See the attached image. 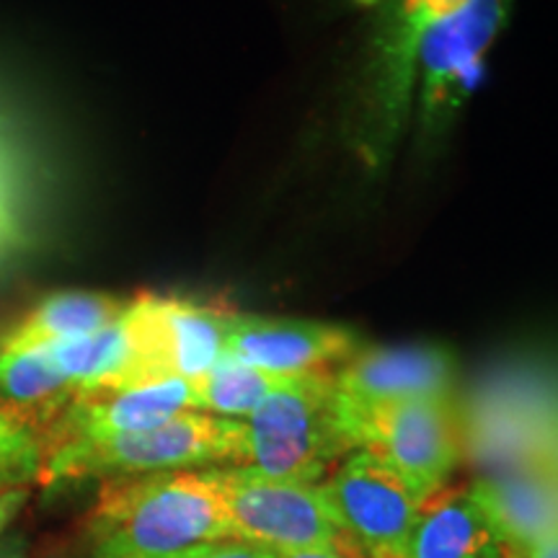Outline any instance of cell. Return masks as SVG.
Segmentation results:
<instances>
[{
	"mask_svg": "<svg viewBox=\"0 0 558 558\" xmlns=\"http://www.w3.org/2000/svg\"><path fill=\"white\" fill-rule=\"evenodd\" d=\"M341 401L352 450H369L403 473L418 492L445 488L460 463V414L456 393L418 396L386 403Z\"/></svg>",
	"mask_w": 558,
	"mask_h": 558,
	"instance_id": "cell-6",
	"label": "cell"
},
{
	"mask_svg": "<svg viewBox=\"0 0 558 558\" xmlns=\"http://www.w3.org/2000/svg\"><path fill=\"white\" fill-rule=\"evenodd\" d=\"M471 499L501 548H530L558 535V471L548 465L509 469L473 481Z\"/></svg>",
	"mask_w": 558,
	"mask_h": 558,
	"instance_id": "cell-13",
	"label": "cell"
},
{
	"mask_svg": "<svg viewBox=\"0 0 558 558\" xmlns=\"http://www.w3.org/2000/svg\"><path fill=\"white\" fill-rule=\"evenodd\" d=\"M0 558H29L26 541L21 538V533L0 535Z\"/></svg>",
	"mask_w": 558,
	"mask_h": 558,
	"instance_id": "cell-24",
	"label": "cell"
},
{
	"mask_svg": "<svg viewBox=\"0 0 558 558\" xmlns=\"http://www.w3.org/2000/svg\"><path fill=\"white\" fill-rule=\"evenodd\" d=\"M47 349H50L54 365H58L62 378L70 383L75 396L122 388L130 373L132 344L122 316L107 329L90 333V337Z\"/></svg>",
	"mask_w": 558,
	"mask_h": 558,
	"instance_id": "cell-16",
	"label": "cell"
},
{
	"mask_svg": "<svg viewBox=\"0 0 558 558\" xmlns=\"http://www.w3.org/2000/svg\"><path fill=\"white\" fill-rule=\"evenodd\" d=\"M73 396L47 347L0 349V399L9 409H45L58 418Z\"/></svg>",
	"mask_w": 558,
	"mask_h": 558,
	"instance_id": "cell-17",
	"label": "cell"
},
{
	"mask_svg": "<svg viewBox=\"0 0 558 558\" xmlns=\"http://www.w3.org/2000/svg\"><path fill=\"white\" fill-rule=\"evenodd\" d=\"M333 383L341 399L360 407L456 393V357L435 344L357 349Z\"/></svg>",
	"mask_w": 558,
	"mask_h": 558,
	"instance_id": "cell-12",
	"label": "cell"
},
{
	"mask_svg": "<svg viewBox=\"0 0 558 558\" xmlns=\"http://www.w3.org/2000/svg\"><path fill=\"white\" fill-rule=\"evenodd\" d=\"M352 558H401L427 501L411 481L369 450H352L324 481Z\"/></svg>",
	"mask_w": 558,
	"mask_h": 558,
	"instance_id": "cell-9",
	"label": "cell"
},
{
	"mask_svg": "<svg viewBox=\"0 0 558 558\" xmlns=\"http://www.w3.org/2000/svg\"><path fill=\"white\" fill-rule=\"evenodd\" d=\"M230 538L213 469L109 478L88 514L90 558H163Z\"/></svg>",
	"mask_w": 558,
	"mask_h": 558,
	"instance_id": "cell-1",
	"label": "cell"
},
{
	"mask_svg": "<svg viewBox=\"0 0 558 558\" xmlns=\"http://www.w3.org/2000/svg\"><path fill=\"white\" fill-rule=\"evenodd\" d=\"M501 546L465 492L432 494L418 509L401 558H499Z\"/></svg>",
	"mask_w": 558,
	"mask_h": 558,
	"instance_id": "cell-14",
	"label": "cell"
},
{
	"mask_svg": "<svg viewBox=\"0 0 558 558\" xmlns=\"http://www.w3.org/2000/svg\"><path fill=\"white\" fill-rule=\"evenodd\" d=\"M215 473L230 538L267 550H333L352 558L324 481L269 478L248 465H215Z\"/></svg>",
	"mask_w": 558,
	"mask_h": 558,
	"instance_id": "cell-5",
	"label": "cell"
},
{
	"mask_svg": "<svg viewBox=\"0 0 558 558\" xmlns=\"http://www.w3.org/2000/svg\"><path fill=\"white\" fill-rule=\"evenodd\" d=\"M128 308V300L94 290H62L39 300L0 337V349H37L75 341L107 329Z\"/></svg>",
	"mask_w": 558,
	"mask_h": 558,
	"instance_id": "cell-15",
	"label": "cell"
},
{
	"mask_svg": "<svg viewBox=\"0 0 558 558\" xmlns=\"http://www.w3.org/2000/svg\"><path fill=\"white\" fill-rule=\"evenodd\" d=\"M290 378V375H288ZM284 375H271L246 362L222 357L205 375L192 380L194 407L205 414L226 416V418H248L256 409L267 401Z\"/></svg>",
	"mask_w": 558,
	"mask_h": 558,
	"instance_id": "cell-18",
	"label": "cell"
},
{
	"mask_svg": "<svg viewBox=\"0 0 558 558\" xmlns=\"http://www.w3.org/2000/svg\"><path fill=\"white\" fill-rule=\"evenodd\" d=\"M29 501V492L26 488H9V492H0V535L9 533L13 520L19 518L21 509Z\"/></svg>",
	"mask_w": 558,
	"mask_h": 558,
	"instance_id": "cell-22",
	"label": "cell"
},
{
	"mask_svg": "<svg viewBox=\"0 0 558 558\" xmlns=\"http://www.w3.org/2000/svg\"><path fill=\"white\" fill-rule=\"evenodd\" d=\"M267 558H344L333 550H267L264 548Z\"/></svg>",
	"mask_w": 558,
	"mask_h": 558,
	"instance_id": "cell-25",
	"label": "cell"
},
{
	"mask_svg": "<svg viewBox=\"0 0 558 558\" xmlns=\"http://www.w3.org/2000/svg\"><path fill=\"white\" fill-rule=\"evenodd\" d=\"M512 0H465L424 34L416 58L414 109L424 135H435L460 109L505 29Z\"/></svg>",
	"mask_w": 558,
	"mask_h": 558,
	"instance_id": "cell-8",
	"label": "cell"
},
{
	"mask_svg": "<svg viewBox=\"0 0 558 558\" xmlns=\"http://www.w3.org/2000/svg\"><path fill=\"white\" fill-rule=\"evenodd\" d=\"M45 445L24 416L0 403V492L39 481Z\"/></svg>",
	"mask_w": 558,
	"mask_h": 558,
	"instance_id": "cell-19",
	"label": "cell"
},
{
	"mask_svg": "<svg viewBox=\"0 0 558 558\" xmlns=\"http://www.w3.org/2000/svg\"><path fill=\"white\" fill-rule=\"evenodd\" d=\"M357 3H375V0H357Z\"/></svg>",
	"mask_w": 558,
	"mask_h": 558,
	"instance_id": "cell-26",
	"label": "cell"
},
{
	"mask_svg": "<svg viewBox=\"0 0 558 558\" xmlns=\"http://www.w3.org/2000/svg\"><path fill=\"white\" fill-rule=\"evenodd\" d=\"M360 349L357 333L320 320L241 316L230 313L226 357L267 369L271 375L324 373Z\"/></svg>",
	"mask_w": 558,
	"mask_h": 558,
	"instance_id": "cell-10",
	"label": "cell"
},
{
	"mask_svg": "<svg viewBox=\"0 0 558 558\" xmlns=\"http://www.w3.org/2000/svg\"><path fill=\"white\" fill-rule=\"evenodd\" d=\"M243 424V465L269 478L320 484L352 452L329 369L284 378Z\"/></svg>",
	"mask_w": 558,
	"mask_h": 558,
	"instance_id": "cell-4",
	"label": "cell"
},
{
	"mask_svg": "<svg viewBox=\"0 0 558 558\" xmlns=\"http://www.w3.org/2000/svg\"><path fill=\"white\" fill-rule=\"evenodd\" d=\"M163 558H267V554H264V548L251 546L246 541L222 538L213 543H199V546H192Z\"/></svg>",
	"mask_w": 558,
	"mask_h": 558,
	"instance_id": "cell-21",
	"label": "cell"
},
{
	"mask_svg": "<svg viewBox=\"0 0 558 558\" xmlns=\"http://www.w3.org/2000/svg\"><path fill=\"white\" fill-rule=\"evenodd\" d=\"M499 558H558V535L530 548H501Z\"/></svg>",
	"mask_w": 558,
	"mask_h": 558,
	"instance_id": "cell-23",
	"label": "cell"
},
{
	"mask_svg": "<svg viewBox=\"0 0 558 558\" xmlns=\"http://www.w3.org/2000/svg\"><path fill=\"white\" fill-rule=\"evenodd\" d=\"M228 311L190 300L137 295L128 300L132 362L122 388L158 380H194L226 357Z\"/></svg>",
	"mask_w": 558,
	"mask_h": 558,
	"instance_id": "cell-7",
	"label": "cell"
},
{
	"mask_svg": "<svg viewBox=\"0 0 558 558\" xmlns=\"http://www.w3.org/2000/svg\"><path fill=\"white\" fill-rule=\"evenodd\" d=\"M246 424L241 418L184 411L156 427L90 442L50 445L39 484L54 486L83 478H130L166 471L243 465Z\"/></svg>",
	"mask_w": 558,
	"mask_h": 558,
	"instance_id": "cell-3",
	"label": "cell"
},
{
	"mask_svg": "<svg viewBox=\"0 0 558 558\" xmlns=\"http://www.w3.org/2000/svg\"><path fill=\"white\" fill-rule=\"evenodd\" d=\"M19 173L9 156V148L0 140V251L19 239V220H21V202H19Z\"/></svg>",
	"mask_w": 558,
	"mask_h": 558,
	"instance_id": "cell-20",
	"label": "cell"
},
{
	"mask_svg": "<svg viewBox=\"0 0 558 558\" xmlns=\"http://www.w3.org/2000/svg\"><path fill=\"white\" fill-rule=\"evenodd\" d=\"M184 411H197L192 380L171 378L81 393L73 396V401L54 418L50 445L90 442V439L128 435V432L169 422Z\"/></svg>",
	"mask_w": 558,
	"mask_h": 558,
	"instance_id": "cell-11",
	"label": "cell"
},
{
	"mask_svg": "<svg viewBox=\"0 0 558 558\" xmlns=\"http://www.w3.org/2000/svg\"><path fill=\"white\" fill-rule=\"evenodd\" d=\"M465 0H375V13L349 96L347 143L360 163L380 171L393 158L414 109L416 58L424 34Z\"/></svg>",
	"mask_w": 558,
	"mask_h": 558,
	"instance_id": "cell-2",
	"label": "cell"
}]
</instances>
